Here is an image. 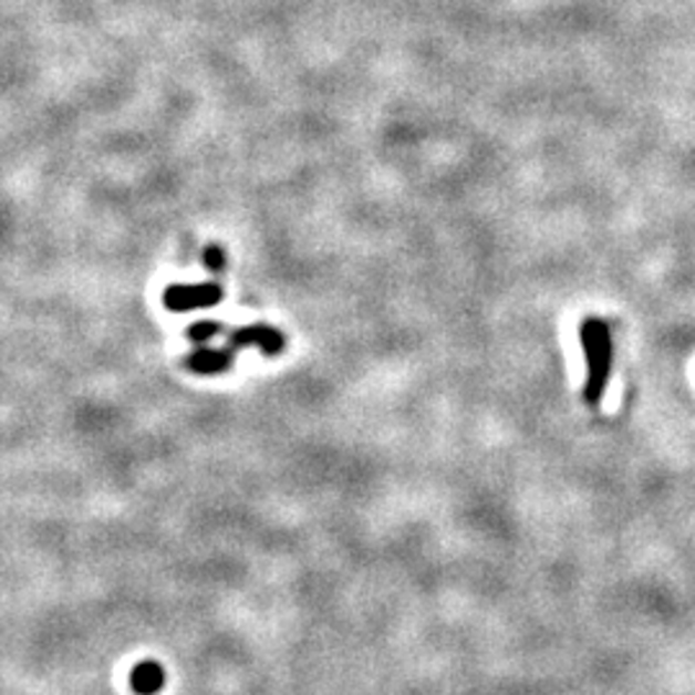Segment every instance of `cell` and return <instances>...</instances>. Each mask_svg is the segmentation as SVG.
I'll return each instance as SVG.
<instances>
[{"mask_svg": "<svg viewBox=\"0 0 695 695\" xmlns=\"http://www.w3.org/2000/svg\"><path fill=\"white\" fill-rule=\"evenodd\" d=\"M580 341L584 351V363H588V376H584L582 397L590 407H595L598 402L603 400L608 378H611V366H613L611 325L600 318L582 320Z\"/></svg>", "mask_w": 695, "mask_h": 695, "instance_id": "1", "label": "cell"}, {"mask_svg": "<svg viewBox=\"0 0 695 695\" xmlns=\"http://www.w3.org/2000/svg\"><path fill=\"white\" fill-rule=\"evenodd\" d=\"M225 289L219 283H173L165 291L163 302L170 312H194V310H207L222 302Z\"/></svg>", "mask_w": 695, "mask_h": 695, "instance_id": "2", "label": "cell"}, {"mask_svg": "<svg viewBox=\"0 0 695 695\" xmlns=\"http://www.w3.org/2000/svg\"><path fill=\"white\" fill-rule=\"evenodd\" d=\"M256 345L260 353L266 355H279L287 345V338H283L279 330L271 325H248V328H237L230 333V348L232 351H240V348Z\"/></svg>", "mask_w": 695, "mask_h": 695, "instance_id": "3", "label": "cell"}, {"mask_svg": "<svg viewBox=\"0 0 695 695\" xmlns=\"http://www.w3.org/2000/svg\"><path fill=\"white\" fill-rule=\"evenodd\" d=\"M235 361V351L230 345L227 348H211V345H196V351H191L186 363L194 374L201 376H217L230 371Z\"/></svg>", "mask_w": 695, "mask_h": 695, "instance_id": "4", "label": "cell"}, {"mask_svg": "<svg viewBox=\"0 0 695 695\" xmlns=\"http://www.w3.org/2000/svg\"><path fill=\"white\" fill-rule=\"evenodd\" d=\"M165 685V670L157 662H139L132 670V691L139 695H155Z\"/></svg>", "mask_w": 695, "mask_h": 695, "instance_id": "5", "label": "cell"}, {"mask_svg": "<svg viewBox=\"0 0 695 695\" xmlns=\"http://www.w3.org/2000/svg\"><path fill=\"white\" fill-rule=\"evenodd\" d=\"M222 325H219V322H215V320H207V322H196V325H191L188 328V338H191V341L196 343V345H207L211 338H217V335H222Z\"/></svg>", "mask_w": 695, "mask_h": 695, "instance_id": "6", "label": "cell"}, {"mask_svg": "<svg viewBox=\"0 0 695 695\" xmlns=\"http://www.w3.org/2000/svg\"><path fill=\"white\" fill-rule=\"evenodd\" d=\"M204 263H207L209 271H222L225 268V252L222 248H217V245H209L207 250H204Z\"/></svg>", "mask_w": 695, "mask_h": 695, "instance_id": "7", "label": "cell"}]
</instances>
